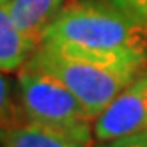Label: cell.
<instances>
[{"mask_svg":"<svg viewBox=\"0 0 147 147\" xmlns=\"http://www.w3.org/2000/svg\"><path fill=\"white\" fill-rule=\"evenodd\" d=\"M41 43L147 64V30L108 0H76L62 7Z\"/></svg>","mask_w":147,"mask_h":147,"instance_id":"obj_1","label":"cell"},{"mask_svg":"<svg viewBox=\"0 0 147 147\" xmlns=\"http://www.w3.org/2000/svg\"><path fill=\"white\" fill-rule=\"evenodd\" d=\"M25 66L62 82L94 119L136 76L147 71V64L138 60L94 55L55 43H41Z\"/></svg>","mask_w":147,"mask_h":147,"instance_id":"obj_2","label":"cell"},{"mask_svg":"<svg viewBox=\"0 0 147 147\" xmlns=\"http://www.w3.org/2000/svg\"><path fill=\"white\" fill-rule=\"evenodd\" d=\"M18 103L23 121L89 147L96 119L64 83L45 71L23 66L18 75Z\"/></svg>","mask_w":147,"mask_h":147,"instance_id":"obj_3","label":"cell"},{"mask_svg":"<svg viewBox=\"0 0 147 147\" xmlns=\"http://www.w3.org/2000/svg\"><path fill=\"white\" fill-rule=\"evenodd\" d=\"M147 129V71L136 76L94 122V138L112 142Z\"/></svg>","mask_w":147,"mask_h":147,"instance_id":"obj_4","label":"cell"},{"mask_svg":"<svg viewBox=\"0 0 147 147\" xmlns=\"http://www.w3.org/2000/svg\"><path fill=\"white\" fill-rule=\"evenodd\" d=\"M36 50L37 45L32 43L14 22L11 0H0V71L22 69Z\"/></svg>","mask_w":147,"mask_h":147,"instance_id":"obj_5","label":"cell"},{"mask_svg":"<svg viewBox=\"0 0 147 147\" xmlns=\"http://www.w3.org/2000/svg\"><path fill=\"white\" fill-rule=\"evenodd\" d=\"M66 0H11V11L18 28L37 46L46 27L57 18Z\"/></svg>","mask_w":147,"mask_h":147,"instance_id":"obj_6","label":"cell"},{"mask_svg":"<svg viewBox=\"0 0 147 147\" xmlns=\"http://www.w3.org/2000/svg\"><path fill=\"white\" fill-rule=\"evenodd\" d=\"M0 147H83L55 131L22 121L0 135Z\"/></svg>","mask_w":147,"mask_h":147,"instance_id":"obj_7","label":"cell"},{"mask_svg":"<svg viewBox=\"0 0 147 147\" xmlns=\"http://www.w3.org/2000/svg\"><path fill=\"white\" fill-rule=\"evenodd\" d=\"M22 108L20 103H16L14 94H13V87L2 71H0V135L5 129L13 128L14 124L22 122Z\"/></svg>","mask_w":147,"mask_h":147,"instance_id":"obj_8","label":"cell"},{"mask_svg":"<svg viewBox=\"0 0 147 147\" xmlns=\"http://www.w3.org/2000/svg\"><path fill=\"white\" fill-rule=\"evenodd\" d=\"M108 2L147 30V0H108Z\"/></svg>","mask_w":147,"mask_h":147,"instance_id":"obj_9","label":"cell"},{"mask_svg":"<svg viewBox=\"0 0 147 147\" xmlns=\"http://www.w3.org/2000/svg\"><path fill=\"white\" fill-rule=\"evenodd\" d=\"M98 147H142V145L131 142L129 138H119V140H112V142H101Z\"/></svg>","mask_w":147,"mask_h":147,"instance_id":"obj_10","label":"cell"},{"mask_svg":"<svg viewBox=\"0 0 147 147\" xmlns=\"http://www.w3.org/2000/svg\"><path fill=\"white\" fill-rule=\"evenodd\" d=\"M126 138H129L131 142L138 144V145H142V147H147V129H145V131H142V133H138V135H133V136H126Z\"/></svg>","mask_w":147,"mask_h":147,"instance_id":"obj_11","label":"cell"}]
</instances>
